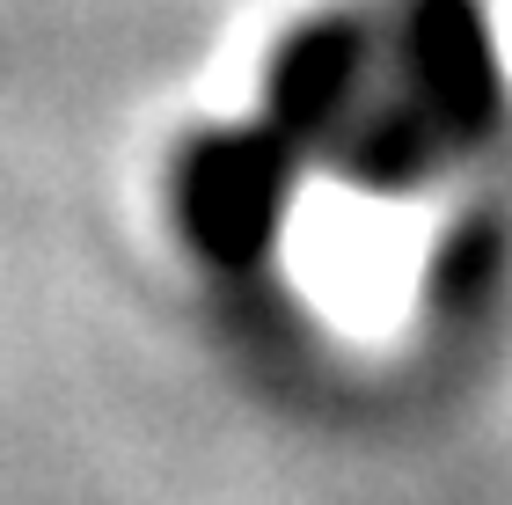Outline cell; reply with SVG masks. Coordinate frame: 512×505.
Returning <instances> with one entry per match:
<instances>
[{"label":"cell","instance_id":"obj_1","mask_svg":"<svg viewBox=\"0 0 512 505\" xmlns=\"http://www.w3.org/2000/svg\"><path fill=\"white\" fill-rule=\"evenodd\" d=\"M505 74L476 0H352L293 30L264 88V132L308 176L410 191L498 118Z\"/></svg>","mask_w":512,"mask_h":505},{"label":"cell","instance_id":"obj_2","mask_svg":"<svg viewBox=\"0 0 512 505\" xmlns=\"http://www.w3.org/2000/svg\"><path fill=\"white\" fill-rule=\"evenodd\" d=\"M300 169L278 154L264 125H235V132H205L176 169V213L213 264H256L286 220Z\"/></svg>","mask_w":512,"mask_h":505}]
</instances>
